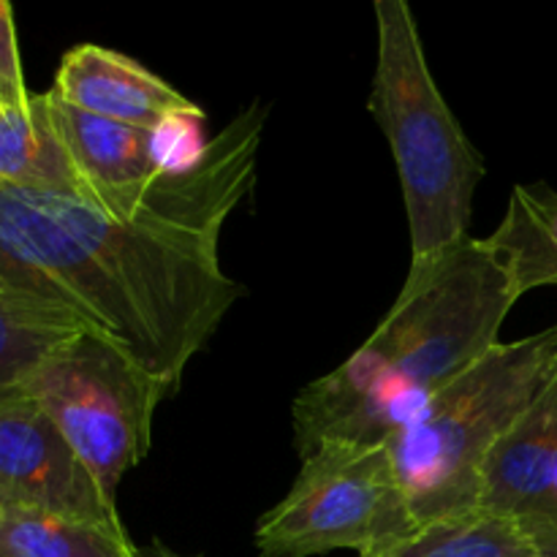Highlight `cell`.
I'll return each instance as SVG.
<instances>
[{"label": "cell", "instance_id": "14", "mask_svg": "<svg viewBox=\"0 0 557 557\" xmlns=\"http://www.w3.org/2000/svg\"><path fill=\"white\" fill-rule=\"evenodd\" d=\"M525 525L509 517L471 515L413 525L411 531L357 557H533Z\"/></svg>", "mask_w": 557, "mask_h": 557}, {"label": "cell", "instance_id": "16", "mask_svg": "<svg viewBox=\"0 0 557 557\" xmlns=\"http://www.w3.org/2000/svg\"><path fill=\"white\" fill-rule=\"evenodd\" d=\"M33 103V92L27 90L25 74H22L20 41H16L14 9L0 0V107L3 109H27Z\"/></svg>", "mask_w": 557, "mask_h": 557}, {"label": "cell", "instance_id": "19", "mask_svg": "<svg viewBox=\"0 0 557 557\" xmlns=\"http://www.w3.org/2000/svg\"><path fill=\"white\" fill-rule=\"evenodd\" d=\"M0 112H3V107H0Z\"/></svg>", "mask_w": 557, "mask_h": 557}, {"label": "cell", "instance_id": "3", "mask_svg": "<svg viewBox=\"0 0 557 557\" xmlns=\"http://www.w3.org/2000/svg\"><path fill=\"white\" fill-rule=\"evenodd\" d=\"M375 22L368 109L395 156L411 232L408 277H419L471 239L473 194L487 169L435 85L411 5L375 0Z\"/></svg>", "mask_w": 557, "mask_h": 557}, {"label": "cell", "instance_id": "1", "mask_svg": "<svg viewBox=\"0 0 557 557\" xmlns=\"http://www.w3.org/2000/svg\"><path fill=\"white\" fill-rule=\"evenodd\" d=\"M264 120L256 101L196 161L114 199L0 183V275L112 343L169 400L243 297L221 232L259 177Z\"/></svg>", "mask_w": 557, "mask_h": 557}, {"label": "cell", "instance_id": "10", "mask_svg": "<svg viewBox=\"0 0 557 557\" xmlns=\"http://www.w3.org/2000/svg\"><path fill=\"white\" fill-rule=\"evenodd\" d=\"M52 123L76 174L96 199H114L161 177L169 163L166 128L150 131L96 117L47 92Z\"/></svg>", "mask_w": 557, "mask_h": 557}, {"label": "cell", "instance_id": "9", "mask_svg": "<svg viewBox=\"0 0 557 557\" xmlns=\"http://www.w3.org/2000/svg\"><path fill=\"white\" fill-rule=\"evenodd\" d=\"M557 476V375L498 441L479 476L476 511L528 522L549 517Z\"/></svg>", "mask_w": 557, "mask_h": 557}, {"label": "cell", "instance_id": "13", "mask_svg": "<svg viewBox=\"0 0 557 557\" xmlns=\"http://www.w3.org/2000/svg\"><path fill=\"white\" fill-rule=\"evenodd\" d=\"M76 332H87L79 319L0 275V397L22 392L33 370Z\"/></svg>", "mask_w": 557, "mask_h": 557}, {"label": "cell", "instance_id": "18", "mask_svg": "<svg viewBox=\"0 0 557 557\" xmlns=\"http://www.w3.org/2000/svg\"><path fill=\"white\" fill-rule=\"evenodd\" d=\"M134 557H201V555H180V553H174V549H169L166 544L152 542L150 547H136Z\"/></svg>", "mask_w": 557, "mask_h": 557}, {"label": "cell", "instance_id": "2", "mask_svg": "<svg viewBox=\"0 0 557 557\" xmlns=\"http://www.w3.org/2000/svg\"><path fill=\"white\" fill-rule=\"evenodd\" d=\"M520 297L487 239H468L424 275L406 277L373 335L294 400L299 457L330 441H389L498 346L500 326Z\"/></svg>", "mask_w": 557, "mask_h": 557}, {"label": "cell", "instance_id": "7", "mask_svg": "<svg viewBox=\"0 0 557 557\" xmlns=\"http://www.w3.org/2000/svg\"><path fill=\"white\" fill-rule=\"evenodd\" d=\"M0 509H33L125 531L117 504L25 389L0 397Z\"/></svg>", "mask_w": 557, "mask_h": 557}, {"label": "cell", "instance_id": "5", "mask_svg": "<svg viewBox=\"0 0 557 557\" xmlns=\"http://www.w3.org/2000/svg\"><path fill=\"white\" fill-rule=\"evenodd\" d=\"M411 528L389 444L330 441L305 457L292 490L261 517L256 549L261 557L362 555Z\"/></svg>", "mask_w": 557, "mask_h": 557}, {"label": "cell", "instance_id": "6", "mask_svg": "<svg viewBox=\"0 0 557 557\" xmlns=\"http://www.w3.org/2000/svg\"><path fill=\"white\" fill-rule=\"evenodd\" d=\"M22 389L112 498L120 479L150 451L156 408L166 400L145 370L92 332H76L54 348Z\"/></svg>", "mask_w": 557, "mask_h": 557}, {"label": "cell", "instance_id": "17", "mask_svg": "<svg viewBox=\"0 0 557 557\" xmlns=\"http://www.w3.org/2000/svg\"><path fill=\"white\" fill-rule=\"evenodd\" d=\"M522 525L536 549L533 557H557V520H528Z\"/></svg>", "mask_w": 557, "mask_h": 557}, {"label": "cell", "instance_id": "4", "mask_svg": "<svg viewBox=\"0 0 557 557\" xmlns=\"http://www.w3.org/2000/svg\"><path fill=\"white\" fill-rule=\"evenodd\" d=\"M555 375L557 324L490 348L386 441L413 525L476 511L484 462Z\"/></svg>", "mask_w": 557, "mask_h": 557}, {"label": "cell", "instance_id": "8", "mask_svg": "<svg viewBox=\"0 0 557 557\" xmlns=\"http://www.w3.org/2000/svg\"><path fill=\"white\" fill-rule=\"evenodd\" d=\"M52 92L96 117L161 131L172 123H201L199 103L114 49L79 44L60 60Z\"/></svg>", "mask_w": 557, "mask_h": 557}, {"label": "cell", "instance_id": "15", "mask_svg": "<svg viewBox=\"0 0 557 557\" xmlns=\"http://www.w3.org/2000/svg\"><path fill=\"white\" fill-rule=\"evenodd\" d=\"M128 531L47 515L0 509V557H134Z\"/></svg>", "mask_w": 557, "mask_h": 557}, {"label": "cell", "instance_id": "11", "mask_svg": "<svg viewBox=\"0 0 557 557\" xmlns=\"http://www.w3.org/2000/svg\"><path fill=\"white\" fill-rule=\"evenodd\" d=\"M0 183L54 190V194L92 196L60 141L47 92L33 96V103L22 112L16 109L0 112Z\"/></svg>", "mask_w": 557, "mask_h": 557}, {"label": "cell", "instance_id": "12", "mask_svg": "<svg viewBox=\"0 0 557 557\" xmlns=\"http://www.w3.org/2000/svg\"><path fill=\"white\" fill-rule=\"evenodd\" d=\"M487 243L509 267L520 294L557 286V190L544 183L517 185Z\"/></svg>", "mask_w": 557, "mask_h": 557}]
</instances>
